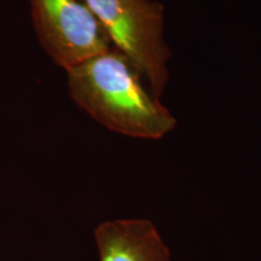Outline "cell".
Returning <instances> with one entry per match:
<instances>
[{
  "label": "cell",
  "instance_id": "7a4b0ae2",
  "mask_svg": "<svg viewBox=\"0 0 261 261\" xmlns=\"http://www.w3.org/2000/svg\"><path fill=\"white\" fill-rule=\"evenodd\" d=\"M115 50L148 80L150 92L161 96L168 83L171 51L163 39V6L155 0H83Z\"/></svg>",
  "mask_w": 261,
  "mask_h": 261
},
{
  "label": "cell",
  "instance_id": "6da1fadb",
  "mask_svg": "<svg viewBox=\"0 0 261 261\" xmlns=\"http://www.w3.org/2000/svg\"><path fill=\"white\" fill-rule=\"evenodd\" d=\"M69 96L97 122L120 135L161 139L177 120L146 91L138 69L110 48L67 69Z\"/></svg>",
  "mask_w": 261,
  "mask_h": 261
},
{
  "label": "cell",
  "instance_id": "277c9868",
  "mask_svg": "<svg viewBox=\"0 0 261 261\" xmlns=\"http://www.w3.org/2000/svg\"><path fill=\"white\" fill-rule=\"evenodd\" d=\"M100 261H171L168 248L150 220L119 219L94 231Z\"/></svg>",
  "mask_w": 261,
  "mask_h": 261
},
{
  "label": "cell",
  "instance_id": "3957f363",
  "mask_svg": "<svg viewBox=\"0 0 261 261\" xmlns=\"http://www.w3.org/2000/svg\"><path fill=\"white\" fill-rule=\"evenodd\" d=\"M39 40L65 70L109 51L107 33L79 0H28Z\"/></svg>",
  "mask_w": 261,
  "mask_h": 261
}]
</instances>
